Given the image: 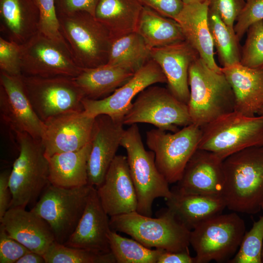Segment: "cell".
<instances>
[{
    "mask_svg": "<svg viewBox=\"0 0 263 263\" xmlns=\"http://www.w3.org/2000/svg\"><path fill=\"white\" fill-rule=\"evenodd\" d=\"M60 33L76 63L82 69L108 63L113 40L108 29L86 12L57 15Z\"/></svg>",
    "mask_w": 263,
    "mask_h": 263,
    "instance_id": "obj_6",
    "label": "cell"
},
{
    "mask_svg": "<svg viewBox=\"0 0 263 263\" xmlns=\"http://www.w3.org/2000/svg\"><path fill=\"white\" fill-rule=\"evenodd\" d=\"M151 48L165 46L185 40L179 24L143 6L136 31Z\"/></svg>",
    "mask_w": 263,
    "mask_h": 263,
    "instance_id": "obj_30",
    "label": "cell"
},
{
    "mask_svg": "<svg viewBox=\"0 0 263 263\" xmlns=\"http://www.w3.org/2000/svg\"><path fill=\"white\" fill-rule=\"evenodd\" d=\"M151 48L137 32L113 40L108 63L134 74L151 59Z\"/></svg>",
    "mask_w": 263,
    "mask_h": 263,
    "instance_id": "obj_31",
    "label": "cell"
},
{
    "mask_svg": "<svg viewBox=\"0 0 263 263\" xmlns=\"http://www.w3.org/2000/svg\"><path fill=\"white\" fill-rule=\"evenodd\" d=\"M94 187L64 188L49 184L31 209L50 225L56 241L64 244L75 231Z\"/></svg>",
    "mask_w": 263,
    "mask_h": 263,
    "instance_id": "obj_9",
    "label": "cell"
},
{
    "mask_svg": "<svg viewBox=\"0 0 263 263\" xmlns=\"http://www.w3.org/2000/svg\"><path fill=\"white\" fill-rule=\"evenodd\" d=\"M209 0L185 4L174 19L180 25L185 40L198 52L211 69L222 72L214 59V44L208 23Z\"/></svg>",
    "mask_w": 263,
    "mask_h": 263,
    "instance_id": "obj_23",
    "label": "cell"
},
{
    "mask_svg": "<svg viewBox=\"0 0 263 263\" xmlns=\"http://www.w3.org/2000/svg\"><path fill=\"white\" fill-rule=\"evenodd\" d=\"M143 7L138 0H99L94 17L113 40L136 32Z\"/></svg>",
    "mask_w": 263,
    "mask_h": 263,
    "instance_id": "obj_28",
    "label": "cell"
},
{
    "mask_svg": "<svg viewBox=\"0 0 263 263\" xmlns=\"http://www.w3.org/2000/svg\"><path fill=\"white\" fill-rule=\"evenodd\" d=\"M152 218L137 211L110 217L111 229L126 233L145 246L177 252L188 249L191 230L167 208Z\"/></svg>",
    "mask_w": 263,
    "mask_h": 263,
    "instance_id": "obj_3",
    "label": "cell"
},
{
    "mask_svg": "<svg viewBox=\"0 0 263 263\" xmlns=\"http://www.w3.org/2000/svg\"><path fill=\"white\" fill-rule=\"evenodd\" d=\"M99 0H55L57 15L86 12L94 17Z\"/></svg>",
    "mask_w": 263,
    "mask_h": 263,
    "instance_id": "obj_42",
    "label": "cell"
},
{
    "mask_svg": "<svg viewBox=\"0 0 263 263\" xmlns=\"http://www.w3.org/2000/svg\"><path fill=\"white\" fill-rule=\"evenodd\" d=\"M124 125H153L174 132L192 124L188 105L179 100L168 88L150 86L141 91L125 116Z\"/></svg>",
    "mask_w": 263,
    "mask_h": 263,
    "instance_id": "obj_10",
    "label": "cell"
},
{
    "mask_svg": "<svg viewBox=\"0 0 263 263\" xmlns=\"http://www.w3.org/2000/svg\"><path fill=\"white\" fill-rule=\"evenodd\" d=\"M262 262L263 263V246L262 251Z\"/></svg>",
    "mask_w": 263,
    "mask_h": 263,
    "instance_id": "obj_49",
    "label": "cell"
},
{
    "mask_svg": "<svg viewBox=\"0 0 263 263\" xmlns=\"http://www.w3.org/2000/svg\"><path fill=\"white\" fill-rule=\"evenodd\" d=\"M258 114L260 115H263V107L260 110Z\"/></svg>",
    "mask_w": 263,
    "mask_h": 263,
    "instance_id": "obj_48",
    "label": "cell"
},
{
    "mask_svg": "<svg viewBox=\"0 0 263 263\" xmlns=\"http://www.w3.org/2000/svg\"><path fill=\"white\" fill-rule=\"evenodd\" d=\"M262 210L263 212V204L262 205Z\"/></svg>",
    "mask_w": 263,
    "mask_h": 263,
    "instance_id": "obj_50",
    "label": "cell"
},
{
    "mask_svg": "<svg viewBox=\"0 0 263 263\" xmlns=\"http://www.w3.org/2000/svg\"><path fill=\"white\" fill-rule=\"evenodd\" d=\"M134 74L119 66L107 63L95 68L83 69L74 79L85 97L97 100L110 95Z\"/></svg>",
    "mask_w": 263,
    "mask_h": 263,
    "instance_id": "obj_29",
    "label": "cell"
},
{
    "mask_svg": "<svg viewBox=\"0 0 263 263\" xmlns=\"http://www.w3.org/2000/svg\"><path fill=\"white\" fill-rule=\"evenodd\" d=\"M111 251L117 263H157L160 249L147 247L133 239L123 237L111 230L108 234Z\"/></svg>",
    "mask_w": 263,
    "mask_h": 263,
    "instance_id": "obj_33",
    "label": "cell"
},
{
    "mask_svg": "<svg viewBox=\"0 0 263 263\" xmlns=\"http://www.w3.org/2000/svg\"><path fill=\"white\" fill-rule=\"evenodd\" d=\"M0 30L19 45L38 32L39 12L34 0H0Z\"/></svg>",
    "mask_w": 263,
    "mask_h": 263,
    "instance_id": "obj_26",
    "label": "cell"
},
{
    "mask_svg": "<svg viewBox=\"0 0 263 263\" xmlns=\"http://www.w3.org/2000/svg\"><path fill=\"white\" fill-rule=\"evenodd\" d=\"M91 147L90 142L78 150L48 157L50 184L64 188L88 185L87 165Z\"/></svg>",
    "mask_w": 263,
    "mask_h": 263,
    "instance_id": "obj_27",
    "label": "cell"
},
{
    "mask_svg": "<svg viewBox=\"0 0 263 263\" xmlns=\"http://www.w3.org/2000/svg\"><path fill=\"white\" fill-rule=\"evenodd\" d=\"M246 33L240 63L251 68H263V20L252 24Z\"/></svg>",
    "mask_w": 263,
    "mask_h": 263,
    "instance_id": "obj_36",
    "label": "cell"
},
{
    "mask_svg": "<svg viewBox=\"0 0 263 263\" xmlns=\"http://www.w3.org/2000/svg\"><path fill=\"white\" fill-rule=\"evenodd\" d=\"M158 83H167V79L160 66L151 58L126 83L109 96L97 100L84 97L82 101L84 111L91 117L105 114L123 123L133 98L146 88Z\"/></svg>",
    "mask_w": 263,
    "mask_h": 263,
    "instance_id": "obj_14",
    "label": "cell"
},
{
    "mask_svg": "<svg viewBox=\"0 0 263 263\" xmlns=\"http://www.w3.org/2000/svg\"><path fill=\"white\" fill-rule=\"evenodd\" d=\"M157 263H195V259L190 256L188 249L177 252L165 250L159 256Z\"/></svg>",
    "mask_w": 263,
    "mask_h": 263,
    "instance_id": "obj_45",
    "label": "cell"
},
{
    "mask_svg": "<svg viewBox=\"0 0 263 263\" xmlns=\"http://www.w3.org/2000/svg\"><path fill=\"white\" fill-rule=\"evenodd\" d=\"M223 161L214 153L198 148L173 188L183 194L222 196L225 183Z\"/></svg>",
    "mask_w": 263,
    "mask_h": 263,
    "instance_id": "obj_18",
    "label": "cell"
},
{
    "mask_svg": "<svg viewBox=\"0 0 263 263\" xmlns=\"http://www.w3.org/2000/svg\"><path fill=\"white\" fill-rule=\"evenodd\" d=\"M9 235L29 250L43 256L56 241L49 224L32 210L10 207L0 218Z\"/></svg>",
    "mask_w": 263,
    "mask_h": 263,
    "instance_id": "obj_22",
    "label": "cell"
},
{
    "mask_svg": "<svg viewBox=\"0 0 263 263\" xmlns=\"http://www.w3.org/2000/svg\"><path fill=\"white\" fill-rule=\"evenodd\" d=\"M0 113L15 133L25 132L41 139L45 123L38 116L27 94L22 75L0 73Z\"/></svg>",
    "mask_w": 263,
    "mask_h": 263,
    "instance_id": "obj_15",
    "label": "cell"
},
{
    "mask_svg": "<svg viewBox=\"0 0 263 263\" xmlns=\"http://www.w3.org/2000/svg\"><path fill=\"white\" fill-rule=\"evenodd\" d=\"M25 88L39 118L45 122L64 113L83 111L85 97L74 77H42L22 75Z\"/></svg>",
    "mask_w": 263,
    "mask_h": 263,
    "instance_id": "obj_12",
    "label": "cell"
},
{
    "mask_svg": "<svg viewBox=\"0 0 263 263\" xmlns=\"http://www.w3.org/2000/svg\"><path fill=\"white\" fill-rule=\"evenodd\" d=\"M201 138V127L194 124L172 133L157 128L147 132L146 144L154 153L157 169L169 184L180 179Z\"/></svg>",
    "mask_w": 263,
    "mask_h": 263,
    "instance_id": "obj_11",
    "label": "cell"
},
{
    "mask_svg": "<svg viewBox=\"0 0 263 263\" xmlns=\"http://www.w3.org/2000/svg\"><path fill=\"white\" fill-rule=\"evenodd\" d=\"M96 189L102 207L110 217L137 210V194L126 156L116 155L103 182Z\"/></svg>",
    "mask_w": 263,
    "mask_h": 263,
    "instance_id": "obj_19",
    "label": "cell"
},
{
    "mask_svg": "<svg viewBox=\"0 0 263 263\" xmlns=\"http://www.w3.org/2000/svg\"><path fill=\"white\" fill-rule=\"evenodd\" d=\"M143 6L148 7L167 18L174 19L183 8L182 0H138Z\"/></svg>",
    "mask_w": 263,
    "mask_h": 263,
    "instance_id": "obj_43",
    "label": "cell"
},
{
    "mask_svg": "<svg viewBox=\"0 0 263 263\" xmlns=\"http://www.w3.org/2000/svg\"><path fill=\"white\" fill-rule=\"evenodd\" d=\"M122 122L101 114L95 117L87 165L88 184L95 188L103 182L116 156L125 129Z\"/></svg>",
    "mask_w": 263,
    "mask_h": 263,
    "instance_id": "obj_17",
    "label": "cell"
},
{
    "mask_svg": "<svg viewBox=\"0 0 263 263\" xmlns=\"http://www.w3.org/2000/svg\"><path fill=\"white\" fill-rule=\"evenodd\" d=\"M10 171L4 170L0 174V218L9 209L11 202L9 184Z\"/></svg>",
    "mask_w": 263,
    "mask_h": 263,
    "instance_id": "obj_44",
    "label": "cell"
},
{
    "mask_svg": "<svg viewBox=\"0 0 263 263\" xmlns=\"http://www.w3.org/2000/svg\"><path fill=\"white\" fill-rule=\"evenodd\" d=\"M109 217L94 187L75 231L64 244L97 253L111 252L108 234L111 229Z\"/></svg>",
    "mask_w": 263,
    "mask_h": 263,
    "instance_id": "obj_21",
    "label": "cell"
},
{
    "mask_svg": "<svg viewBox=\"0 0 263 263\" xmlns=\"http://www.w3.org/2000/svg\"><path fill=\"white\" fill-rule=\"evenodd\" d=\"M245 232V222L236 212L221 213L202 222L190 234L195 263L228 262L237 252Z\"/></svg>",
    "mask_w": 263,
    "mask_h": 263,
    "instance_id": "obj_8",
    "label": "cell"
},
{
    "mask_svg": "<svg viewBox=\"0 0 263 263\" xmlns=\"http://www.w3.org/2000/svg\"><path fill=\"white\" fill-rule=\"evenodd\" d=\"M21 72L26 76L75 77L83 69L77 65L68 46L38 31L21 45Z\"/></svg>",
    "mask_w": 263,
    "mask_h": 263,
    "instance_id": "obj_13",
    "label": "cell"
},
{
    "mask_svg": "<svg viewBox=\"0 0 263 263\" xmlns=\"http://www.w3.org/2000/svg\"><path fill=\"white\" fill-rule=\"evenodd\" d=\"M263 246V214L244 233L239 248L228 263H262Z\"/></svg>",
    "mask_w": 263,
    "mask_h": 263,
    "instance_id": "obj_35",
    "label": "cell"
},
{
    "mask_svg": "<svg viewBox=\"0 0 263 263\" xmlns=\"http://www.w3.org/2000/svg\"><path fill=\"white\" fill-rule=\"evenodd\" d=\"M150 55L165 75L169 90L188 105L190 94L188 70L191 63L199 57L198 52L184 40L152 48Z\"/></svg>",
    "mask_w": 263,
    "mask_h": 263,
    "instance_id": "obj_20",
    "label": "cell"
},
{
    "mask_svg": "<svg viewBox=\"0 0 263 263\" xmlns=\"http://www.w3.org/2000/svg\"><path fill=\"white\" fill-rule=\"evenodd\" d=\"M223 192L226 207L236 212L254 215L263 204V146H252L223 161Z\"/></svg>",
    "mask_w": 263,
    "mask_h": 263,
    "instance_id": "obj_1",
    "label": "cell"
},
{
    "mask_svg": "<svg viewBox=\"0 0 263 263\" xmlns=\"http://www.w3.org/2000/svg\"><path fill=\"white\" fill-rule=\"evenodd\" d=\"M0 70L12 75H21V45L0 37Z\"/></svg>",
    "mask_w": 263,
    "mask_h": 263,
    "instance_id": "obj_38",
    "label": "cell"
},
{
    "mask_svg": "<svg viewBox=\"0 0 263 263\" xmlns=\"http://www.w3.org/2000/svg\"><path fill=\"white\" fill-rule=\"evenodd\" d=\"M34 0L39 12L38 31L56 41L67 45L60 31L55 0Z\"/></svg>",
    "mask_w": 263,
    "mask_h": 263,
    "instance_id": "obj_37",
    "label": "cell"
},
{
    "mask_svg": "<svg viewBox=\"0 0 263 263\" xmlns=\"http://www.w3.org/2000/svg\"><path fill=\"white\" fill-rule=\"evenodd\" d=\"M171 190V196L166 199L167 208L190 230L226 207L223 196L183 194L173 188Z\"/></svg>",
    "mask_w": 263,
    "mask_h": 263,
    "instance_id": "obj_25",
    "label": "cell"
},
{
    "mask_svg": "<svg viewBox=\"0 0 263 263\" xmlns=\"http://www.w3.org/2000/svg\"><path fill=\"white\" fill-rule=\"evenodd\" d=\"M221 70L234 93V111L255 116L263 107V68H251L238 63Z\"/></svg>",
    "mask_w": 263,
    "mask_h": 263,
    "instance_id": "obj_24",
    "label": "cell"
},
{
    "mask_svg": "<svg viewBox=\"0 0 263 263\" xmlns=\"http://www.w3.org/2000/svg\"><path fill=\"white\" fill-rule=\"evenodd\" d=\"M245 1V4L234 26V30L239 40L252 24L263 20V0Z\"/></svg>",
    "mask_w": 263,
    "mask_h": 263,
    "instance_id": "obj_39",
    "label": "cell"
},
{
    "mask_svg": "<svg viewBox=\"0 0 263 263\" xmlns=\"http://www.w3.org/2000/svg\"><path fill=\"white\" fill-rule=\"evenodd\" d=\"M16 135L19 153L10 171L9 208L26 207L37 202L50 184L49 162L41 140L25 132H17Z\"/></svg>",
    "mask_w": 263,
    "mask_h": 263,
    "instance_id": "obj_5",
    "label": "cell"
},
{
    "mask_svg": "<svg viewBox=\"0 0 263 263\" xmlns=\"http://www.w3.org/2000/svg\"><path fill=\"white\" fill-rule=\"evenodd\" d=\"M199 149L221 159L252 146H263V115L247 116L236 111L202 127Z\"/></svg>",
    "mask_w": 263,
    "mask_h": 263,
    "instance_id": "obj_7",
    "label": "cell"
},
{
    "mask_svg": "<svg viewBox=\"0 0 263 263\" xmlns=\"http://www.w3.org/2000/svg\"><path fill=\"white\" fill-rule=\"evenodd\" d=\"M30 250L10 237L2 225H0V263H16Z\"/></svg>",
    "mask_w": 263,
    "mask_h": 263,
    "instance_id": "obj_40",
    "label": "cell"
},
{
    "mask_svg": "<svg viewBox=\"0 0 263 263\" xmlns=\"http://www.w3.org/2000/svg\"><path fill=\"white\" fill-rule=\"evenodd\" d=\"M188 82L192 124L201 127L234 111V93L225 75L211 69L200 57L189 66Z\"/></svg>",
    "mask_w": 263,
    "mask_h": 263,
    "instance_id": "obj_2",
    "label": "cell"
},
{
    "mask_svg": "<svg viewBox=\"0 0 263 263\" xmlns=\"http://www.w3.org/2000/svg\"><path fill=\"white\" fill-rule=\"evenodd\" d=\"M185 4L195 3V2H203L207 0H182Z\"/></svg>",
    "mask_w": 263,
    "mask_h": 263,
    "instance_id": "obj_47",
    "label": "cell"
},
{
    "mask_svg": "<svg viewBox=\"0 0 263 263\" xmlns=\"http://www.w3.org/2000/svg\"><path fill=\"white\" fill-rule=\"evenodd\" d=\"M208 0L209 9L216 12L226 25L234 29V22L245 4V0Z\"/></svg>",
    "mask_w": 263,
    "mask_h": 263,
    "instance_id": "obj_41",
    "label": "cell"
},
{
    "mask_svg": "<svg viewBox=\"0 0 263 263\" xmlns=\"http://www.w3.org/2000/svg\"><path fill=\"white\" fill-rule=\"evenodd\" d=\"M45 263L43 255L30 251L19 258L16 263Z\"/></svg>",
    "mask_w": 263,
    "mask_h": 263,
    "instance_id": "obj_46",
    "label": "cell"
},
{
    "mask_svg": "<svg viewBox=\"0 0 263 263\" xmlns=\"http://www.w3.org/2000/svg\"><path fill=\"white\" fill-rule=\"evenodd\" d=\"M121 146L126 151L130 172L136 192V211L151 216L154 200L159 197L167 199L171 196L169 183L157 168L154 152L145 149L137 124L132 125L125 130Z\"/></svg>",
    "mask_w": 263,
    "mask_h": 263,
    "instance_id": "obj_4",
    "label": "cell"
},
{
    "mask_svg": "<svg viewBox=\"0 0 263 263\" xmlns=\"http://www.w3.org/2000/svg\"><path fill=\"white\" fill-rule=\"evenodd\" d=\"M95 118L84 110L59 115L44 122L40 139L47 158L56 153L78 150L91 139Z\"/></svg>",
    "mask_w": 263,
    "mask_h": 263,
    "instance_id": "obj_16",
    "label": "cell"
},
{
    "mask_svg": "<svg viewBox=\"0 0 263 263\" xmlns=\"http://www.w3.org/2000/svg\"><path fill=\"white\" fill-rule=\"evenodd\" d=\"M45 263H114L112 252L97 253L54 242L43 255Z\"/></svg>",
    "mask_w": 263,
    "mask_h": 263,
    "instance_id": "obj_34",
    "label": "cell"
},
{
    "mask_svg": "<svg viewBox=\"0 0 263 263\" xmlns=\"http://www.w3.org/2000/svg\"><path fill=\"white\" fill-rule=\"evenodd\" d=\"M208 23L219 61L226 67L240 62L239 39L234 29L226 25L219 15L208 9Z\"/></svg>",
    "mask_w": 263,
    "mask_h": 263,
    "instance_id": "obj_32",
    "label": "cell"
}]
</instances>
